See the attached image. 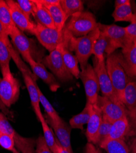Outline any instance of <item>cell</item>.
Listing matches in <instances>:
<instances>
[{
	"label": "cell",
	"instance_id": "603a6c76",
	"mask_svg": "<svg viewBox=\"0 0 136 153\" xmlns=\"http://www.w3.org/2000/svg\"><path fill=\"white\" fill-rule=\"evenodd\" d=\"M91 114V104L86 102L83 110L76 115L72 117L69 120V125L72 129L83 131V126L87 124Z\"/></svg>",
	"mask_w": 136,
	"mask_h": 153
},
{
	"label": "cell",
	"instance_id": "8992f818",
	"mask_svg": "<svg viewBox=\"0 0 136 153\" xmlns=\"http://www.w3.org/2000/svg\"><path fill=\"white\" fill-rule=\"evenodd\" d=\"M33 34L49 52H52L65 42L63 30L59 31L56 28H47L38 23H36Z\"/></svg>",
	"mask_w": 136,
	"mask_h": 153
},
{
	"label": "cell",
	"instance_id": "7402d4cb",
	"mask_svg": "<svg viewBox=\"0 0 136 153\" xmlns=\"http://www.w3.org/2000/svg\"><path fill=\"white\" fill-rule=\"evenodd\" d=\"M112 17L115 22H128L131 23L136 19V12H133L130 2L115 8Z\"/></svg>",
	"mask_w": 136,
	"mask_h": 153
},
{
	"label": "cell",
	"instance_id": "ac0fdd59",
	"mask_svg": "<svg viewBox=\"0 0 136 153\" xmlns=\"http://www.w3.org/2000/svg\"><path fill=\"white\" fill-rule=\"evenodd\" d=\"M33 2L34 4L33 17L36 20V23H39L42 26L47 28H56L50 12L47 8L42 5L39 1V0H33Z\"/></svg>",
	"mask_w": 136,
	"mask_h": 153
},
{
	"label": "cell",
	"instance_id": "83f0119b",
	"mask_svg": "<svg viewBox=\"0 0 136 153\" xmlns=\"http://www.w3.org/2000/svg\"><path fill=\"white\" fill-rule=\"evenodd\" d=\"M112 123H113L110 121L107 118L103 115L102 121L96 138V142L94 144L96 146L100 148V146L105 142V140L109 134Z\"/></svg>",
	"mask_w": 136,
	"mask_h": 153
},
{
	"label": "cell",
	"instance_id": "7bdbcfd3",
	"mask_svg": "<svg viewBox=\"0 0 136 153\" xmlns=\"http://www.w3.org/2000/svg\"><path fill=\"white\" fill-rule=\"evenodd\" d=\"M85 153H90V152H89L87 150H86V149H85Z\"/></svg>",
	"mask_w": 136,
	"mask_h": 153
},
{
	"label": "cell",
	"instance_id": "277c9868",
	"mask_svg": "<svg viewBox=\"0 0 136 153\" xmlns=\"http://www.w3.org/2000/svg\"><path fill=\"white\" fill-rule=\"evenodd\" d=\"M2 78L0 79V97L7 107H10L18 100L20 85L18 80L12 74L10 66L1 69Z\"/></svg>",
	"mask_w": 136,
	"mask_h": 153
},
{
	"label": "cell",
	"instance_id": "f546056e",
	"mask_svg": "<svg viewBox=\"0 0 136 153\" xmlns=\"http://www.w3.org/2000/svg\"><path fill=\"white\" fill-rule=\"evenodd\" d=\"M40 123L42 125L45 141L48 148H50V149L54 153L56 148V138L55 137L52 130L49 127V125L47 124L45 119L43 120Z\"/></svg>",
	"mask_w": 136,
	"mask_h": 153
},
{
	"label": "cell",
	"instance_id": "836d02e7",
	"mask_svg": "<svg viewBox=\"0 0 136 153\" xmlns=\"http://www.w3.org/2000/svg\"><path fill=\"white\" fill-rule=\"evenodd\" d=\"M36 153H53L47 146L44 136L40 135L36 140Z\"/></svg>",
	"mask_w": 136,
	"mask_h": 153
},
{
	"label": "cell",
	"instance_id": "6da1fadb",
	"mask_svg": "<svg viewBox=\"0 0 136 153\" xmlns=\"http://www.w3.org/2000/svg\"><path fill=\"white\" fill-rule=\"evenodd\" d=\"M63 33L64 45L71 52H75L81 71L84 70L88 65L90 57L93 55L94 43L100 34V29L97 28L87 35L80 37L72 36L65 30H63Z\"/></svg>",
	"mask_w": 136,
	"mask_h": 153
},
{
	"label": "cell",
	"instance_id": "5bb4252c",
	"mask_svg": "<svg viewBox=\"0 0 136 153\" xmlns=\"http://www.w3.org/2000/svg\"><path fill=\"white\" fill-rule=\"evenodd\" d=\"M9 36H10L12 42L14 45V48L20 53L25 61L28 56H33L32 42L23 32L15 27L9 33Z\"/></svg>",
	"mask_w": 136,
	"mask_h": 153
},
{
	"label": "cell",
	"instance_id": "5b68a950",
	"mask_svg": "<svg viewBox=\"0 0 136 153\" xmlns=\"http://www.w3.org/2000/svg\"><path fill=\"white\" fill-rule=\"evenodd\" d=\"M98 28L108 40V47L106 51L107 55L114 53L120 48L123 49L132 44L128 39L125 27L98 23Z\"/></svg>",
	"mask_w": 136,
	"mask_h": 153
},
{
	"label": "cell",
	"instance_id": "4fadbf2b",
	"mask_svg": "<svg viewBox=\"0 0 136 153\" xmlns=\"http://www.w3.org/2000/svg\"><path fill=\"white\" fill-rule=\"evenodd\" d=\"M46 121L54 129L56 136V139L61 146L69 152L74 153L71 142V132L72 128L69 124H68L63 120L58 123H55L47 116Z\"/></svg>",
	"mask_w": 136,
	"mask_h": 153
},
{
	"label": "cell",
	"instance_id": "8fae6325",
	"mask_svg": "<svg viewBox=\"0 0 136 153\" xmlns=\"http://www.w3.org/2000/svg\"><path fill=\"white\" fill-rule=\"evenodd\" d=\"M6 2L9 6L12 21L16 27L22 32L27 31L33 34L36 24L22 10L16 1L6 0Z\"/></svg>",
	"mask_w": 136,
	"mask_h": 153
},
{
	"label": "cell",
	"instance_id": "d6a6232c",
	"mask_svg": "<svg viewBox=\"0 0 136 153\" xmlns=\"http://www.w3.org/2000/svg\"><path fill=\"white\" fill-rule=\"evenodd\" d=\"M22 10L29 18L34 16V4L33 0H17L16 1Z\"/></svg>",
	"mask_w": 136,
	"mask_h": 153
},
{
	"label": "cell",
	"instance_id": "f6af8a7d",
	"mask_svg": "<svg viewBox=\"0 0 136 153\" xmlns=\"http://www.w3.org/2000/svg\"><path fill=\"white\" fill-rule=\"evenodd\" d=\"M1 79V77H0V79Z\"/></svg>",
	"mask_w": 136,
	"mask_h": 153
},
{
	"label": "cell",
	"instance_id": "ee69618b",
	"mask_svg": "<svg viewBox=\"0 0 136 153\" xmlns=\"http://www.w3.org/2000/svg\"><path fill=\"white\" fill-rule=\"evenodd\" d=\"M35 152H31V153H35Z\"/></svg>",
	"mask_w": 136,
	"mask_h": 153
},
{
	"label": "cell",
	"instance_id": "60d3db41",
	"mask_svg": "<svg viewBox=\"0 0 136 153\" xmlns=\"http://www.w3.org/2000/svg\"><path fill=\"white\" fill-rule=\"evenodd\" d=\"M129 150L130 153H136V138H134L131 142Z\"/></svg>",
	"mask_w": 136,
	"mask_h": 153
},
{
	"label": "cell",
	"instance_id": "3957f363",
	"mask_svg": "<svg viewBox=\"0 0 136 153\" xmlns=\"http://www.w3.org/2000/svg\"><path fill=\"white\" fill-rule=\"evenodd\" d=\"M97 28L98 23L94 16L90 12L83 11L71 16L64 30L74 37H80Z\"/></svg>",
	"mask_w": 136,
	"mask_h": 153
},
{
	"label": "cell",
	"instance_id": "f35d334b",
	"mask_svg": "<svg viewBox=\"0 0 136 153\" xmlns=\"http://www.w3.org/2000/svg\"><path fill=\"white\" fill-rule=\"evenodd\" d=\"M39 1L45 7L60 4V0H39Z\"/></svg>",
	"mask_w": 136,
	"mask_h": 153
},
{
	"label": "cell",
	"instance_id": "8d00e7d4",
	"mask_svg": "<svg viewBox=\"0 0 136 153\" xmlns=\"http://www.w3.org/2000/svg\"><path fill=\"white\" fill-rule=\"evenodd\" d=\"M0 111H1V112L3 113L8 118L10 119H12L14 118L13 114H12V113L9 110V108H7L3 102L1 97H0Z\"/></svg>",
	"mask_w": 136,
	"mask_h": 153
},
{
	"label": "cell",
	"instance_id": "b9f144b4",
	"mask_svg": "<svg viewBox=\"0 0 136 153\" xmlns=\"http://www.w3.org/2000/svg\"><path fill=\"white\" fill-rule=\"evenodd\" d=\"M56 148L54 153H62V146H61V145L58 142L56 138Z\"/></svg>",
	"mask_w": 136,
	"mask_h": 153
},
{
	"label": "cell",
	"instance_id": "30bf717a",
	"mask_svg": "<svg viewBox=\"0 0 136 153\" xmlns=\"http://www.w3.org/2000/svg\"><path fill=\"white\" fill-rule=\"evenodd\" d=\"M93 67L96 74L100 90L101 91L103 96L114 101L121 102L118 99L112 83L111 82L106 69L105 61L103 62H100L94 57Z\"/></svg>",
	"mask_w": 136,
	"mask_h": 153
},
{
	"label": "cell",
	"instance_id": "74e56055",
	"mask_svg": "<svg viewBox=\"0 0 136 153\" xmlns=\"http://www.w3.org/2000/svg\"><path fill=\"white\" fill-rule=\"evenodd\" d=\"M85 149L87 150L90 153H103L101 149L91 143H87L85 147Z\"/></svg>",
	"mask_w": 136,
	"mask_h": 153
},
{
	"label": "cell",
	"instance_id": "d4e9b609",
	"mask_svg": "<svg viewBox=\"0 0 136 153\" xmlns=\"http://www.w3.org/2000/svg\"><path fill=\"white\" fill-rule=\"evenodd\" d=\"M60 5L68 19L83 11V3L81 0H60Z\"/></svg>",
	"mask_w": 136,
	"mask_h": 153
},
{
	"label": "cell",
	"instance_id": "484cf974",
	"mask_svg": "<svg viewBox=\"0 0 136 153\" xmlns=\"http://www.w3.org/2000/svg\"><path fill=\"white\" fill-rule=\"evenodd\" d=\"M0 22H1L8 34L16 25L12 21L10 9L6 1L0 0Z\"/></svg>",
	"mask_w": 136,
	"mask_h": 153
},
{
	"label": "cell",
	"instance_id": "52a82bcc",
	"mask_svg": "<svg viewBox=\"0 0 136 153\" xmlns=\"http://www.w3.org/2000/svg\"><path fill=\"white\" fill-rule=\"evenodd\" d=\"M41 62L51 71L52 74L62 82L73 80L74 76L66 68L61 55L59 47L50 52L48 55L41 59Z\"/></svg>",
	"mask_w": 136,
	"mask_h": 153
},
{
	"label": "cell",
	"instance_id": "cb8c5ba5",
	"mask_svg": "<svg viewBox=\"0 0 136 153\" xmlns=\"http://www.w3.org/2000/svg\"><path fill=\"white\" fill-rule=\"evenodd\" d=\"M107 153H130L129 148L124 140H109L100 147Z\"/></svg>",
	"mask_w": 136,
	"mask_h": 153
},
{
	"label": "cell",
	"instance_id": "d6986e66",
	"mask_svg": "<svg viewBox=\"0 0 136 153\" xmlns=\"http://www.w3.org/2000/svg\"><path fill=\"white\" fill-rule=\"evenodd\" d=\"M123 102L130 116L136 119V80L131 81L126 85Z\"/></svg>",
	"mask_w": 136,
	"mask_h": 153
},
{
	"label": "cell",
	"instance_id": "ba28073f",
	"mask_svg": "<svg viewBox=\"0 0 136 153\" xmlns=\"http://www.w3.org/2000/svg\"><path fill=\"white\" fill-rule=\"evenodd\" d=\"M79 79H81L84 88L87 102L91 105H96L99 90H100L96 74L93 67L88 64L86 68L81 71Z\"/></svg>",
	"mask_w": 136,
	"mask_h": 153
},
{
	"label": "cell",
	"instance_id": "e575fe53",
	"mask_svg": "<svg viewBox=\"0 0 136 153\" xmlns=\"http://www.w3.org/2000/svg\"><path fill=\"white\" fill-rule=\"evenodd\" d=\"M126 32L130 42L136 41V19L128 27H125Z\"/></svg>",
	"mask_w": 136,
	"mask_h": 153
},
{
	"label": "cell",
	"instance_id": "d590c367",
	"mask_svg": "<svg viewBox=\"0 0 136 153\" xmlns=\"http://www.w3.org/2000/svg\"><path fill=\"white\" fill-rule=\"evenodd\" d=\"M0 39L7 45V47L12 44L9 39V34L1 22H0Z\"/></svg>",
	"mask_w": 136,
	"mask_h": 153
},
{
	"label": "cell",
	"instance_id": "4316f807",
	"mask_svg": "<svg viewBox=\"0 0 136 153\" xmlns=\"http://www.w3.org/2000/svg\"><path fill=\"white\" fill-rule=\"evenodd\" d=\"M108 47V40L106 36L100 32L99 37L96 41L93 50V55L94 56L98 61L103 62L105 61L104 53Z\"/></svg>",
	"mask_w": 136,
	"mask_h": 153
},
{
	"label": "cell",
	"instance_id": "f1b7e54d",
	"mask_svg": "<svg viewBox=\"0 0 136 153\" xmlns=\"http://www.w3.org/2000/svg\"><path fill=\"white\" fill-rule=\"evenodd\" d=\"M38 90L39 96V102L44 108V110L47 113V116L55 123L61 121L63 119L59 116L58 113L56 111L54 107L50 103V102L46 98L39 86H38Z\"/></svg>",
	"mask_w": 136,
	"mask_h": 153
},
{
	"label": "cell",
	"instance_id": "7c38bea8",
	"mask_svg": "<svg viewBox=\"0 0 136 153\" xmlns=\"http://www.w3.org/2000/svg\"><path fill=\"white\" fill-rule=\"evenodd\" d=\"M25 61L29 64L33 74L46 83L52 92H56L60 88L55 76L48 72L41 62L36 61L31 55L28 56Z\"/></svg>",
	"mask_w": 136,
	"mask_h": 153
},
{
	"label": "cell",
	"instance_id": "9a60e30c",
	"mask_svg": "<svg viewBox=\"0 0 136 153\" xmlns=\"http://www.w3.org/2000/svg\"><path fill=\"white\" fill-rule=\"evenodd\" d=\"M131 118H132V117L128 114V115L113 122L109 134L103 143L109 140H125L126 137L134 134V131L131 129V124L130 123Z\"/></svg>",
	"mask_w": 136,
	"mask_h": 153
},
{
	"label": "cell",
	"instance_id": "1f68e13d",
	"mask_svg": "<svg viewBox=\"0 0 136 153\" xmlns=\"http://www.w3.org/2000/svg\"><path fill=\"white\" fill-rule=\"evenodd\" d=\"M11 59L8 47L0 39V68L2 69L9 66Z\"/></svg>",
	"mask_w": 136,
	"mask_h": 153
},
{
	"label": "cell",
	"instance_id": "e0dca14e",
	"mask_svg": "<svg viewBox=\"0 0 136 153\" xmlns=\"http://www.w3.org/2000/svg\"><path fill=\"white\" fill-rule=\"evenodd\" d=\"M123 65L129 77L136 80V41L122 49Z\"/></svg>",
	"mask_w": 136,
	"mask_h": 153
},
{
	"label": "cell",
	"instance_id": "2e32d148",
	"mask_svg": "<svg viewBox=\"0 0 136 153\" xmlns=\"http://www.w3.org/2000/svg\"><path fill=\"white\" fill-rule=\"evenodd\" d=\"M103 119V113L96 105H91V114L87 123L86 137L88 143L94 145L96 135Z\"/></svg>",
	"mask_w": 136,
	"mask_h": 153
},
{
	"label": "cell",
	"instance_id": "ffe728a7",
	"mask_svg": "<svg viewBox=\"0 0 136 153\" xmlns=\"http://www.w3.org/2000/svg\"><path fill=\"white\" fill-rule=\"evenodd\" d=\"M59 47L66 68L74 77L77 79H79L81 71L79 69V62L77 57L73 55L63 44H60Z\"/></svg>",
	"mask_w": 136,
	"mask_h": 153
},
{
	"label": "cell",
	"instance_id": "44dd1931",
	"mask_svg": "<svg viewBox=\"0 0 136 153\" xmlns=\"http://www.w3.org/2000/svg\"><path fill=\"white\" fill-rule=\"evenodd\" d=\"M46 7L50 12L56 28L59 31H62L65 27L68 19L60 4L47 6Z\"/></svg>",
	"mask_w": 136,
	"mask_h": 153
},
{
	"label": "cell",
	"instance_id": "7a4b0ae2",
	"mask_svg": "<svg viewBox=\"0 0 136 153\" xmlns=\"http://www.w3.org/2000/svg\"><path fill=\"white\" fill-rule=\"evenodd\" d=\"M106 67L118 99L123 103V95L128 83L133 81L127 75L123 65L121 52L115 51L107 55Z\"/></svg>",
	"mask_w": 136,
	"mask_h": 153
},
{
	"label": "cell",
	"instance_id": "ab89813d",
	"mask_svg": "<svg viewBox=\"0 0 136 153\" xmlns=\"http://www.w3.org/2000/svg\"><path fill=\"white\" fill-rule=\"evenodd\" d=\"M131 1H129V0H116L115 1V8L122 6L123 5H125L127 3H129Z\"/></svg>",
	"mask_w": 136,
	"mask_h": 153
},
{
	"label": "cell",
	"instance_id": "4dcf8cb0",
	"mask_svg": "<svg viewBox=\"0 0 136 153\" xmlns=\"http://www.w3.org/2000/svg\"><path fill=\"white\" fill-rule=\"evenodd\" d=\"M0 146L12 153H20L16 147L14 138L1 132H0Z\"/></svg>",
	"mask_w": 136,
	"mask_h": 153
},
{
	"label": "cell",
	"instance_id": "9c48e42d",
	"mask_svg": "<svg viewBox=\"0 0 136 153\" xmlns=\"http://www.w3.org/2000/svg\"><path fill=\"white\" fill-rule=\"evenodd\" d=\"M96 105L101 110L103 115L112 123L129 114L121 102L112 100L104 96L99 95Z\"/></svg>",
	"mask_w": 136,
	"mask_h": 153
}]
</instances>
